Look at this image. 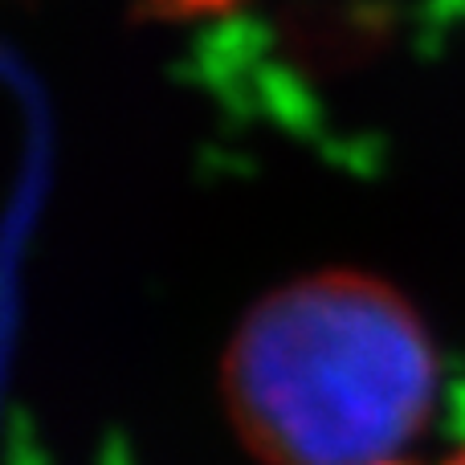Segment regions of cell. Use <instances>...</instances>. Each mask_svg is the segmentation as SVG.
Masks as SVG:
<instances>
[{
  "mask_svg": "<svg viewBox=\"0 0 465 465\" xmlns=\"http://www.w3.org/2000/svg\"><path fill=\"white\" fill-rule=\"evenodd\" d=\"M433 392L420 314L355 270L265 294L225 351L229 420L265 465H401Z\"/></svg>",
  "mask_w": 465,
  "mask_h": 465,
  "instance_id": "obj_1",
  "label": "cell"
},
{
  "mask_svg": "<svg viewBox=\"0 0 465 465\" xmlns=\"http://www.w3.org/2000/svg\"><path fill=\"white\" fill-rule=\"evenodd\" d=\"M241 0H135V13L143 21H196L237 8Z\"/></svg>",
  "mask_w": 465,
  "mask_h": 465,
  "instance_id": "obj_2",
  "label": "cell"
},
{
  "mask_svg": "<svg viewBox=\"0 0 465 465\" xmlns=\"http://www.w3.org/2000/svg\"><path fill=\"white\" fill-rule=\"evenodd\" d=\"M445 465H465V450L458 453V458H453V461H445Z\"/></svg>",
  "mask_w": 465,
  "mask_h": 465,
  "instance_id": "obj_3",
  "label": "cell"
}]
</instances>
